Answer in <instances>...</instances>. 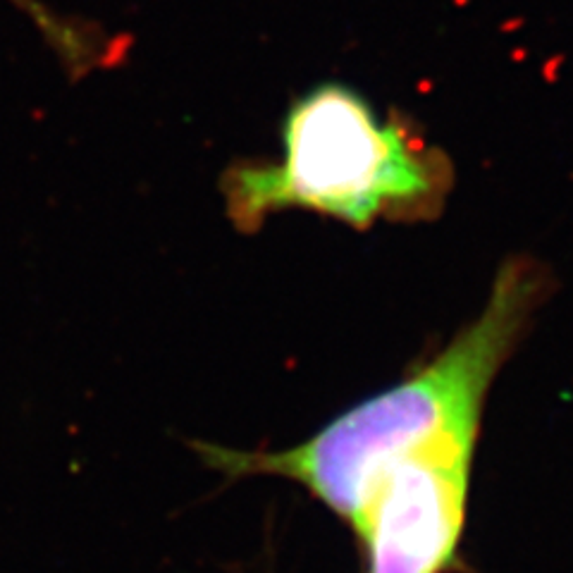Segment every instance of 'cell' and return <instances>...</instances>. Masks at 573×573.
I'll use <instances>...</instances> for the list:
<instances>
[{
  "label": "cell",
  "instance_id": "obj_3",
  "mask_svg": "<svg viewBox=\"0 0 573 573\" xmlns=\"http://www.w3.org/2000/svg\"><path fill=\"white\" fill-rule=\"evenodd\" d=\"M10 3L38 26L45 43L58 53L60 63L72 77H86L93 70L110 68L117 58H122L119 45H127L124 38H112L91 24L60 17L41 0H10Z\"/></svg>",
  "mask_w": 573,
  "mask_h": 573
},
{
  "label": "cell",
  "instance_id": "obj_2",
  "mask_svg": "<svg viewBox=\"0 0 573 573\" xmlns=\"http://www.w3.org/2000/svg\"><path fill=\"white\" fill-rule=\"evenodd\" d=\"M282 158L237 161L220 177L230 223L253 235L282 210H309L368 230L377 220L418 223L447 201L454 168L399 115L339 82L294 98L282 119Z\"/></svg>",
  "mask_w": 573,
  "mask_h": 573
},
{
  "label": "cell",
  "instance_id": "obj_1",
  "mask_svg": "<svg viewBox=\"0 0 573 573\" xmlns=\"http://www.w3.org/2000/svg\"><path fill=\"white\" fill-rule=\"evenodd\" d=\"M547 294L550 272L525 253L509 256L481 313L435 356L306 442L282 451L191 447L227 478L277 476L304 485L351 525L377 485L404 466L471 471L488 392Z\"/></svg>",
  "mask_w": 573,
  "mask_h": 573
}]
</instances>
